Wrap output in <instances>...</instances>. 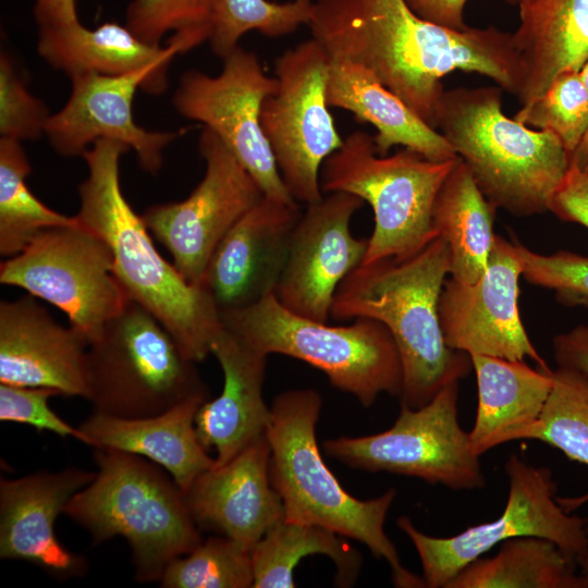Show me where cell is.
Returning a JSON list of instances; mask_svg holds the SVG:
<instances>
[{
	"mask_svg": "<svg viewBox=\"0 0 588 588\" xmlns=\"http://www.w3.org/2000/svg\"><path fill=\"white\" fill-rule=\"evenodd\" d=\"M307 25L330 59L370 71L433 128L441 79L455 70L519 90L512 33L494 26L452 29L419 17L405 0H315Z\"/></svg>",
	"mask_w": 588,
	"mask_h": 588,
	"instance_id": "cell-1",
	"label": "cell"
},
{
	"mask_svg": "<svg viewBox=\"0 0 588 588\" xmlns=\"http://www.w3.org/2000/svg\"><path fill=\"white\" fill-rule=\"evenodd\" d=\"M128 150L101 138L82 155L88 174L78 186L75 217L109 246L114 275L127 297L162 323L187 358L203 362L223 329L220 310L204 284L189 283L160 255L142 216L123 195L120 159Z\"/></svg>",
	"mask_w": 588,
	"mask_h": 588,
	"instance_id": "cell-2",
	"label": "cell"
},
{
	"mask_svg": "<svg viewBox=\"0 0 588 588\" xmlns=\"http://www.w3.org/2000/svg\"><path fill=\"white\" fill-rule=\"evenodd\" d=\"M450 274V249L434 237L415 255L360 264L338 286L330 317L369 318L391 333L402 362L401 406L418 408L473 368L470 356L450 348L442 333L439 298Z\"/></svg>",
	"mask_w": 588,
	"mask_h": 588,
	"instance_id": "cell-3",
	"label": "cell"
},
{
	"mask_svg": "<svg viewBox=\"0 0 588 588\" xmlns=\"http://www.w3.org/2000/svg\"><path fill=\"white\" fill-rule=\"evenodd\" d=\"M322 399L315 389L280 393L270 406L266 437L270 445L269 474L284 509V518L330 529L364 543L377 559L388 562L396 587H425L422 577L401 563L396 547L384 531L395 497L390 488L378 498L359 500L350 494L322 458L316 425Z\"/></svg>",
	"mask_w": 588,
	"mask_h": 588,
	"instance_id": "cell-4",
	"label": "cell"
},
{
	"mask_svg": "<svg viewBox=\"0 0 588 588\" xmlns=\"http://www.w3.org/2000/svg\"><path fill=\"white\" fill-rule=\"evenodd\" d=\"M501 90L500 86L444 90L436 130L495 209L517 217L549 211L569 169L568 154L552 132L506 117Z\"/></svg>",
	"mask_w": 588,
	"mask_h": 588,
	"instance_id": "cell-5",
	"label": "cell"
},
{
	"mask_svg": "<svg viewBox=\"0 0 588 588\" xmlns=\"http://www.w3.org/2000/svg\"><path fill=\"white\" fill-rule=\"evenodd\" d=\"M93 453L96 476L70 500L64 514L88 531L94 544L124 538L135 579L159 583L171 561L203 540L184 492L145 457L108 448H94Z\"/></svg>",
	"mask_w": 588,
	"mask_h": 588,
	"instance_id": "cell-6",
	"label": "cell"
},
{
	"mask_svg": "<svg viewBox=\"0 0 588 588\" xmlns=\"http://www.w3.org/2000/svg\"><path fill=\"white\" fill-rule=\"evenodd\" d=\"M221 319L250 348L309 364L364 407H370L381 393L401 394L400 353L389 330L377 320L356 318L347 326H330L292 313L274 294L223 311Z\"/></svg>",
	"mask_w": 588,
	"mask_h": 588,
	"instance_id": "cell-7",
	"label": "cell"
},
{
	"mask_svg": "<svg viewBox=\"0 0 588 588\" xmlns=\"http://www.w3.org/2000/svg\"><path fill=\"white\" fill-rule=\"evenodd\" d=\"M456 157L432 161L407 148L381 156L373 136L354 131L324 160L322 194L350 193L372 208L375 228L362 264L411 257L438 236L433 203Z\"/></svg>",
	"mask_w": 588,
	"mask_h": 588,
	"instance_id": "cell-8",
	"label": "cell"
},
{
	"mask_svg": "<svg viewBox=\"0 0 588 588\" xmlns=\"http://www.w3.org/2000/svg\"><path fill=\"white\" fill-rule=\"evenodd\" d=\"M195 364L151 313L128 298L88 346L87 400L97 414L158 415L193 396L209 395Z\"/></svg>",
	"mask_w": 588,
	"mask_h": 588,
	"instance_id": "cell-9",
	"label": "cell"
},
{
	"mask_svg": "<svg viewBox=\"0 0 588 588\" xmlns=\"http://www.w3.org/2000/svg\"><path fill=\"white\" fill-rule=\"evenodd\" d=\"M509 493L502 514L492 522L468 527L452 537H432L415 527L407 516L396 520L413 543L427 588H445L470 562L497 544L522 536L554 542L569 558L588 553L587 518L572 515L556 501V485L548 467L534 466L518 454L504 464Z\"/></svg>",
	"mask_w": 588,
	"mask_h": 588,
	"instance_id": "cell-10",
	"label": "cell"
},
{
	"mask_svg": "<svg viewBox=\"0 0 588 588\" xmlns=\"http://www.w3.org/2000/svg\"><path fill=\"white\" fill-rule=\"evenodd\" d=\"M458 385V380L448 383L421 407L401 406L385 431L326 440L322 449L351 468L415 477L452 490L482 489L480 456L457 418Z\"/></svg>",
	"mask_w": 588,
	"mask_h": 588,
	"instance_id": "cell-11",
	"label": "cell"
},
{
	"mask_svg": "<svg viewBox=\"0 0 588 588\" xmlns=\"http://www.w3.org/2000/svg\"><path fill=\"white\" fill-rule=\"evenodd\" d=\"M0 282L58 307L89 344L128 299L114 275L109 246L78 220L44 230L2 261Z\"/></svg>",
	"mask_w": 588,
	"mask_h": 588,
	"instance_id": "cell-12",
	"label": "cell"
},
{
	"mask_svg": "<svg viewBox=\"0 0 588 588\" xmlns=\"http://www.w3.org/2000/svg\"><path fill=\"white\" fill-rule=\"evenodd\" d=\"M330 58L313 37L274 61L277 90L261 106L260 123L281 177L295 201H319L320 170L343 144L326 96Z\"/></svg>",
	"mask_w": 588,
	"mask_h": 588,
	"instance_id": "cell-13",
	"label": "cell"
},
{
	"mask_svg": "<svg viewBox=\"0 0 588 588\" xmlns=\"http://www.w3.org/2000/svg\"><path fill=\"white\" fill-rule=\"evenodd\" d=\"M223 60L218 75L185 72L173 95L184 118L211 130L250 173L265 196L295 204L278 169L260 123L264 100L278 88L258 57L237 46Z\"/></svg>",
	"mask_w": 588,
	"mask_h": 588,
	"instance_id": "cell-14",
	"label": "cell"
},
{
	"mask_svg": "<svg viewBox=\"0 0 588 588\" xmlns=\"http://www.w3.org/2000/svg\"><path fill=\"white\" fill-rule=\"evenodd\" d=\"M198 150L205 173L183 200L148 207L142 218L193 284H203L209 259L229 230L264 196L250 173L225 144L204 127Z\"/></svg>",
	"mask_w": 588,
	"mask_h": 588,
	"instance_id": "cell-15",
	"label": "cell"
},
{
	"mask_svg": "<svg viewBox=\"0 0 588 588\" xmlns=\"http://www.w3.org/2000/svg\"><path fill=\"white\" fill-rule=\"evenodd\" d=\"M71 78V94L64 107L49 117L45 135L61 156H82L96 140L113 139L133 149L140 168L156 174L164 149L180 132L148 131L134 121L132 105L136 90L162 94L168 71L144 68L123 75L79 73Z\"/></svg>",
	"mask_w": 588,
	"mask_h": 588,
	"instance_id": "cell-16",
	"label": "cell"
},
{
	"mask_svg": "<svg viewBox=\"0 0 588 588\" xmlns=\"http://www.w3.org/2000/svg\"><path fill=\"white\" fill-rule=\"evenodd\" d=\"M519 277L522 266L514 243L495 235L488 267L479 280L465 284L446 279L438 307L446 345L469 356L530 358L538 367L550 369L519 315Z\"/></svg>",
	"mask_w": 588,
	"mask_h": 588,
	"instance_id": "cell-17",
	"label": "cell"
},
{
	"mask_svg": "<svg viewBox=\"0 0 588 588\" xmlns=\"http://www.w3.org/2000/svg\"><path fill=\"white\" fill-rule=\"evenodd\" d=\"M364 200L334 192L306 206L294 228L285 268L275 289L292 313L329 322L340 283L366 255L369 238H356L350 223Z\"/></svg>",
	"mask_w": 588,
	"mask_h": 588,
	"instance_id": "cell-18",
	"label": "cell"
},
{
	"mask_svg": "<svg viewBox=\"0 0 588 588\" xmlns=\"http://www.w3.org/2000/svg\"><path fill=\"white\" fill-rule=\"evenodd\" d=\"M301 213L298 203L264 196L222 237L203 281L220 314L274 294Z\"/></svg>",
	"mask_w": 588,
	"mask_h": 588,
	"instance_id": "cell-19",
	"label": "cell"
},
{
	"mask_svg": "<svg viewBox=\"0 0 588 588\" xmlns=\"http://www.w3.org/2000/svg\"><path fill=\"white\" fill-rule=\"evenodd\" d=\"M96 471L70 467L0 480V558L29 562L58 578L81 576L84 556L68 550L56 536L58 516Z\"/></svg>",
	"mask_w": 588,
	"mask_h": 588,
	"instance_id": "cell-20",
	"label": "cell"
},
{
	"mask_svg": "<svg viewBox=\"0 0 588 588\" xmlns=\"http://www.w3.org/2000/svg\"><path fill=\"white\" fill-rule=\"evenodd\" d=\"M88 346L79 331L58 323L37 297L27 293L1 301L0 383L87 400Z\"/></svg>",
	"mask_w": 588,
	"mask_h": 588,
	"instance_id": "cell-21",
	"label": "cell"
},
{
	"mask_svg": "<svg viewBox=\"0 0 588 588\" xmlns=\"http://www.w3.org/2000/svg\"><path fill=\"white\" fill-rule=\"evenodd\" d=\"M269 461L265 434L228 462L201 473L184 491L198 528L228 537L252 552L284 518L282 500L270 480Z\"/></svg>",
	"mask_w": 588,
	"mask_h": 588,
	"instance_id": "cell-22",
	"label": "cell"
},
{
	"mask_svg": "<svg viewBox=\"0 0 588 588\" xmlns=\"http://www.w3.org/2000/svg\"><path fill=\"white\" fill-rule=\"evenodd\" d=\"M223 373V388L206 400L195 416L203 446L215 450V465H222L266 434L270 407L262 397L267 357L247 346L224 326L211 346Z\"/></svg>",
	"mask_w": 588,
	"mask_h": 588,
	"instance_id": "cell-23",
	"label": "cell"
},
{
	"mask_svg": "<svg viewBox=\"0 0 588 588\" xmlns=\"http://www.w3.org/2000/svg\"><path fill=\"white\" fill-rule=\"evenodd\" d=\"M206 400V395L193 396L161 414L142 418L93 412L78 428L87 438V445L145 457L167 470L184 492L215 465L195 429L196 413Z\"/></svg>",
	"mask_w": 588,
	"mask_h": 588,
	"instance_id": "cell-24",
	"label": "cell"
},
{
	"mask_svg": "<svg viewBox=\"0 0 588 588\" xmlns=\"http://www.w3.org/2000/svg\"><path fill=\"white\" fill-rule=\"evenodd\" d=\"M512 33L520 64L522 105L541 95L561 73L588 61V0H519Z\"/></svg>",
	"mask_w": 588,
	"mask_h": 588,
	"instance_id": "cell-25",
	"label": "cell"
},
{
	"mask_svg": "<svg viewBox=\"0 0 588 588\" xmlns=\"http://www.w3.org/2000/svg\"><path fill=\"white\" fill-rule=\"evenodd\" d=\"M478 392L475 422L468 432L478 456L515 440L537 425L553 384L552 369H534L525 360L471 355Z\"/></svg>",
	"mask_w": 588,
	"mask_h": 588,
	"instance_id": "cell-26",
	"label": "cell"
},
{
	"mask_svg": "<svg viewBox=\"0 0 588 588\" xmlns=\"http://www.w3.org/2000/svg\"><path fill=\"white\" fill-rule=\"evenodd\" d=\"M326 96L329 107L350 111L357 120L375 126L373 142L381 156L394 146H403L432 161L456 157L438 130L358 64L330 59Z\"/></svg>",
	"mask_w": 588,
	"mask_h": 588,
	"instance_id": "cell-27",
	"label": "cell"
},
{
	"mask_svg": "<svg viewBox=\"0 0 588 588\" xmlns=\"http://www.w3.org/2000/svg\"><path fill=\"white\" fill-rule=\"evenodd\" d=\"M37 51L50 66L69 77L87 72L123 75L149 66L168 71L180 53L172 45L145 42L126 25L106 22L87 28L79 21L40 25Z\"/></svg>",
	"mask_w": 588,
	"mask_h": 588,
	"instance_id": "cell-28",
	"label": "cell"
},
{
	"mask_svg": "<svg viewBox=\"0 0 588 588\" xmlns=\"http://www.w3.org/2000/svg\"><path fill=\"white\" fill-rule=\"evenodd\" d=\"M495 208L456 157L433 203L432 225L450 249V275L470 284L485 273L493 247Z\"/></svg>",
	"mask_w": 588,
	"mask_h": 588,
	"instance_id": "cell-29",
	"label": "cell"
},
{
	"mask_svg": "<svg viewBox=\"0 0 588 588\" xmlns=\"http://www.w3.org/2000/svg\"><path fill=\"white\" fill-rule=\"evenodd\" d=\"M577 567L551 540L522 536L500 543L493 556L470 562L445 588H588Z\"/></svg>",
	"mask_w": 588,
	"mask_h": 588,
	"instance_id": "cell-30",
	"label": "cell"
},
{
	"mask_svg": "<svg viewBox=\"0 0 588 588\" xmlns=\"http://www.w3.org/2000/svg\"><path fill=\"white\" fill-rule=\"evenodd\" d=\"M345 537L317 525L283 518L253 548V588L295 587L294 569L302 559L323 554L335 565V583L351 586L358 576L362 558Z\"/></svg>",
	"mask_w": 588,
	"mask_h": 588,
	"instance_id": "cell-31",
	"label": "cell"
},
{
	"mask_svg": "<svg viewBox=\"0 0 588 588\" xmlns=\"http://www.w3.org/2000/svg\"><path fill=\"white\" fill-rule=\"evenodd\" d=\"M32 166L21 142L0 138V254L21 253L44 230L74 224L76 217L59 213L29 189Z\"/></svg>",
	"mask_w": 588,
	"mask_h": 588,
	"instance_id": "cell-32",
	"label": "cell"
},
{
	"mask_svg": "<svg viewBox=\"0 0 588 588\" xmlns=\"http://www.w3.org/2000/svg\"><path fill=\"white\" fill-rule=\"evenodd\" d=\"M552 377L551 392L527 439L541 441L588 466V373L558 367ZM556 501L565 512L572 513L588 502V493L556 497Z\"/></svg>",
	"mask_w": 588,
	"mask_h": 588,
	"instance_id": "cell-33",
	"label": "cell"
},
{
	"mask_svg": "<svg viewBox=\"0 0 588 588\" xmlns=\"http://www.w3.org/2000/svg\"><path fill=\"white\" fill-rule=\"evenodd\" d=\"M209 44L212 52L223 59L238 46L248 32L277 38L308 24L315 0H210Z\"/></svg>",
	"mask_w": 588,
	"mask_h": 588,
	"instance_id": "cell-34",
	"label": "cell"
},
{
	"mask_svg": "<svg viewBox=\"0 0 588 588\" xmlns=\"http://www.w3.org/2000/svg\"><path fill=\"white\" fill-rule=\"evenodd\" d=\"M253 583L250 551L220 535L171 561L159 580L163 588H250Z\"/></svg>",
	"mask_w": 588,
	"mask_h": 588,
	"instance_id": "cell-35",
	"label": "cell"
},
{
	"mask_svg": "<svg viewBox=\"0 0 588 588\" xmlns=\"http://www.w3.org/2000/svg\"><path fill=\"white\" fill-rule=\"evenodd\" d=\"M210 0H132L125 25L142 40L160 45L172 33L168 45L186 52L209 39Z\"/></svg>",
	"mask_w": 588,
	"mask_h": 588,
	"instance_id": "cell-36",
	"label": "cell"
},
{
	"mask_svg": "<svg viewBox=\"0 0 588 588\" xmlns=\"http://www.w3.org/2000/svg\"><path fill=\"white\" fill-rule=\"evenodd\" d=\"M515 120L552 132L569 155L588 128V89L580 73L563 72L538 97L522 105Z\"/></svg>",
	"mask_w": 588,
	"mask_h": 588,
	"instance_id": "cell-37",
	"label": "cell"
},
{
	"mask_svg": "<svg viewBox=\"0 0 588 588\" xmlns=\"http://www.w3.org/2000/svg\"><path fill=\"white\" fill-rule=\"evenodd\" d=\"M514 249L527 282L553 290L560 303L588 307V256L567 250L542 255L517 242Z\"/></svg>",
	"mask_w": 588,
	"mask_h": 588,
	"instance_id": "cell-38",
	"label": "cell"
},
{
	"mask_svg": "<svg viewBox=\"0 0 588 588\" xmlns=\"http://www.w3.org/2000/svg\"><path fill=\"white\" fill-rule=\"evenodd\" d=\"M50 115L45 103L27 90L11 58L1 52L0 138L37 139L45 135Z\"/></svg>",
	"mask_w": 588,
	"mask_h": 588,
	"instance_id": "cell-39",
	"label": "cell"
},
{
	"mask_svg": "<svg viewBox=\"0 0 588 588\" xmlns=\"http://www.w3.org/2000/svg\"><path fill=\"white\" fill-rule=\"evenodd\" d=\"M56 395L60 393L49 388L0 383V420L29 425L38 431L71 437L87 444V438L79 428L68 424L49 406V399Z\"/></svg>",
	"mask_w": 588,
	"mask_h": 588,
	"instance_id": "cell-40",
	"label": "cell"
},
{
	"mask_svg": "<svg viewBox=\"0 0 588 588\" xmlns=\"http://www.w3.org/2000/svg\"><path fill=\"white\" fill-rule=\"evenodd\" d=\"M549 211L588 229V174L569 167L552 196Z\"/></svg>",
	"mask_w": 588,
	"mask_h": 588,
	"instance_id": "cell-41",
	"label": "cell"
},
{
	"mask_svg": "<svg viewBox=\"0 0 588 588\" xmlns=\"http://www.w3.org/2000/svg\"><path fill=\"white\" fill-rule=\"evenodd\" d=\"M558 367L574 368L588 373V326L580 324L553 339Z\"/></svg>",
	"mask_w": 588,
	"mask_h": 588,
	"instance_id": "cell-42",
	"label": "cell"
},
{
	"mask_svg": "<svg viewBox=\"0 0 588 588\" xmlns=\"http://www.w3.org/2000/svg\"><path fill=\"white\" fill-rule=\"evenodd\" d=\"M405 2L419 17L431 23L457 30L468 27L464 22L467 0H405Z\"/></svg>",
	"mask_w": 588,
	"mask_h": 588,
	"instance_id": "cell-43",
	"label": "cell"
},
{
	"mask_svg": "<svg viewBox=\"0 0 588 588\" xmlns=\"http://www.w3.org/2000/svg\"><path fill=\"white\" fill-rule=\"evenodd\" d=\"M38 25L65 24L78 21L76 0H34Z\"/></svg>",
	"mask_w": 588,
	"mask_h": 588,
	"instance_id": "cell-44",
	"label": "cell"
},
{
	"mask_svg": "<svg viewBox=\"0 0 588 588\" xmlns=\"http://www.w3.org/2000/svg\"><path fill=\"white\" fill-rule=\"evenodd\" d=\"M569 167L588 174V128L579 144L569 155Z\"/></svg>",
	"mask_w": 588,
	"mask_h": 588,
	"instance_id": "cell-45",
	"label": "cell"
},
{
	"mask_svg": "<svg viewBox=\"0 0 588 588\" xmlns=\"http://www.w3.org/2000/svg\"><path fill=\"white\" fill-rule=\"evenodd\" d=\"M577 565L580 568V573L588 578V553L577 560Z\"/></svg>",
	"mask_w": 588,
	"mask_h": 588,
	"instance_id": "cell-46",
	"label": "cell"
},
{
	"mask_svg": "<svg viewBox=\"0 0 588 588\" xmlns=\"http://www.w3.org/2000/svg\"><path fill=\"white\" fill-rule=\"evenodd\" d=\"M579 73H580V76L583 78V82H584L585 86L588 89V61L580 69Z\"/></svg>",
	"mask_w": 588,
	"mask_h": 588,
	"instance_id": "cell-47",
	"label": "cell"
},
{
	"mask_svg": "<svg viewBox=\"0 0 588 588\" xmlns=\"http://www.w3.org/2000/svg\"><path fill=\"white\" fill-rule=\"evenodd\" d=\"M506 3L509 4H512V5H517L518 1L519 0H504Z\"/></svg>",
	"mask_w": 588,
	"mask_h": 588,
	"instance_id": "cell-48",
	"label": "cell"
},
{
	"mask_svg": "<svg viewBox=\"0 0 588 588\" xmlns=\"http://www.w3.org/2000/svg\"><path fill=\"white\" fill-rule=\"evenodd\" d=\"M586 530L588 532V518H587V523H586Z\"/></svg>",
	"mask_w": 588,
	"mask_h": 588,
	"instance_id": "cell-49",
	"label": "cell"
}]
</instances>
